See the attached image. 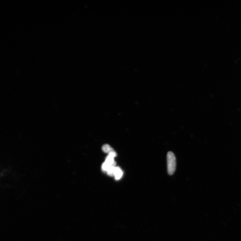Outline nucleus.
<instances>
[{
	"label": "nucleus",
	"mask_w": 241,
	"mask_h": 241,
	"mask_svg": "<svg viewBox=\"0 0 241 241\" xmlns=\"http://www.w3.org/2000/svg\"><path fill=\"white\" fill-rule=\"evenodd\" d=\"M167 164L168 173L170 175H172L176 170V160L175 154L171 151L167 154Z\"/></svg>",
	"instance_id": "nucleus-1"
},
{
	"label": "nucleus",
	"mask_w": 241,
	"mask_h": 241,
	"mask_svg": "<svg viewBox=\"0 0 241 241\" xmlns=\"http://www.w3.org/2000/svg\"><path fill=\"white\" fill-rule=\"evenodd\" d=\"M123 172L119 167H116L114 176L116 179L119 180L120 179L123 175Z\"/></svg>",
	"instance_id": "nucleus-2"
},
{
	"label": "nucleus",
	"mask_w": 241,
	"mask_h": 241,
	"mask_svg": "<svg viewBox=\"0 0 241 241\" xmlns=\"http://www.w3.org/2000/svg\"><path fill=\"white\" fill-rule=\"evenodd\" d=\"M102 149L103 152L106 153H108V154L110 153L111 152L114 151L113 149L111 147V146L107 144L103 145V146Z\"/></svg>",
	"instance_id": "nucleus-3"
},
{
	"label": "nucleus",
	"mask_w": 241,
	"mask_h": 241,
	"mask_svg": "<svg viewBox=\"0 0 241 241\" xmlns=\"http://www.w3.org/2000/svg\"><path fill=\"white\" fill-rule=\"evenodd\" d=\"M105 162L113 166H115L116 164V163L114 161V158L109 156V155H108L107 157H106Z\"/></svg>",
	"instance_id": "nucleus-4"
},
{
	"label": "nucleus",
	"mask_w": 241,
	"mask_h": 241,
	"mask_svg": "<svg viewBox=\"0 0 241 241\" xmlns=\"http://www.w3.org/2000/svg\"><path fill=\"white\" fill-rule=\"evenodd\" d=\"M110 164L105 162L102 164V169L104 171L107 172L110 168L112 166Z\"/></svg>",
	"instance_id": "nucleus-5"
},
{
	"label": "nucleus",
	"mask_w": 241,
	"mask_h": 241,
	"mask_svg": "<svg viewBox=\"0 0 241 241\" xmlns=\"http://www.w3.org/2000/svg\"><path fill=\"white\" fill-rule=\"evenodd\" d=\"M115 168V166H112L107 172L108 175L111 176H114Z\"/></svg>",
	"instance_id": "nucleus-6"
},
{
	"label": "nucleus",
	"mask_w": 241,
	"mask_h": 241,
	"mask_svg": "<svg viewBox=\"0 0 241 241\" xmlns=\"http://www.w3.org/2000/svg\"><path fill=\"white\" fill-rule=\"evenodd\" d=\"M108 155L114 158L117 156V154L116 153V152L114 151H113L111 152H110V153Z\"/></svg>",
	"instance_id": "nucleus-7"
}]
</instances>
